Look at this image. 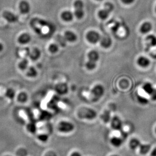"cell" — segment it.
<instances>
[{
	"label": "cell",
	"instance_id": "cell-26",
	"mask_svg": "<svg viewBox=\"0 0 156 156\" xmlns=\"http://www.w3.org/2000/svg\"><path fill=\"white\" fill-rule=\"evenodd\" d=\"M38 73L36 69L33 67H30L27 71V76L31 77H35L37 76Z\"/></svg>",
	"mask_w": 156,
	"mask_h": 156
},
{
	"label": "cell",
	"instance_id": "cell-1",
	"mask_svg": "<svg viewBox=\"0 0 156 156\" xmlns=\"http://www.w3.org/2000/svg\"><path fill=\"white\" fill-rule=\"evenodd\" d=\"M114 9V6L110 2H106L103 8L98 12V16L100 19L102 20H106Z\"/></svg>",
	"mask_w": 156,
	"mask_h": 156
},
{
	"label": "cell",
	"instance_id": "cell-2",
	"mask_svg": "<svg viewBox=\"0 0 156 156\" xmlns=\"http://www.w3.org/2000/svg\"><path fill=\"white\" fill-rule=\"evenodd\" d=\"M75 8L74 14L78 20L84 17V3L82 0H76L74 3Z\"/></svg>",
	"mask_w": 156,
	"mask_h": 156
},
{
	"label": "cell",
	"instance_id": "cell-24",
	"mask_svg": "<svg viewBox=\"0 0 156 156\" xmlns=\"http://www.w3.org/2000/svg\"><path fill=\"white\" fill-rule=\"evenodd\" d=\"M49 51L52 54H55L57 53L59 50V47L58 45H57V44L52 43L49 45L48 47Z\"/></svg>",
	"mask_w": 156,
	"mask_h": 156
},
{
	"label": "cell",
	"instance_id": "cell-17",
	"mask_svg": "<svg viewBox=\"0 0 156 156\" xmlns=\"http://www.w3.org/2000/svg\"><path fill=\"white\" fill-rule=\"evenodd\" d=\"M142 89L146 93L148 94V95H150L153 91L154 88L151 83L146 82L142 86Z\"/></svg>",
	"mask_w": 156,
	"mask_h": 156
},
{
	"label": "cell",
	"instance_id": "cell-5",
	"mask_svg": "<svg viewBox=\"0 0 156 156\" xmlns=\"http://www.w3.org/2000/svg\"><path fill=\"white\" fill-rule=\"evenodd\" d=\"M74 126L71 123L66 121H62L58 125V130L62 132L68 133L74 129Z\"/></svg>",
	"mask_w": 156,
	"mask_h": 156
},
{
	"label": "cell",
	"instance_id": "cell-31",
	"mask_svg": "<svg viewBox=\"0 0 156 156\" xmlns=\"http://www.w3.org/2000/svg\"><path fill=\"white\" fill-rule=\"evenodd\" d=\"M150 96H151V99L153 100H154V101H156V89L154 88V89L153 90V91L152 92V93L150 94Z\"/></svg>",
	"mask_w": 156,
	"mask_h": 156
},
{
	"label": "cell",
	"instance_id": "cell-25",
	"mask_svg": "<svg viewBox=\"0 0 156 156\" xmlns=\"http://www.w3.org/2000/svg\"><path fill=\"white\" fill-rule=\"evenodd\" d=\"M57 42H58L59 44H60L62 47H65L66 45V40L65 39L64 36L63 37L60 35H58L57 36Z\"/></svg>",
	"mask_w": 156,
	"mask_h": 156
},
{
	"label": "cell",
	"instance_id": "cell-11",
	"mask_svg": "<svg viewBox=\"0 0 156 156\" xmlns=\"http://www.w3.org/2000/svg\"><path fill=\"white\" fill-rule=\"evenodd\" d=\"M137 63L142 68H147L150 65V60L147 57H140L137 60Z\"/></svg>",
	"mask_w": 156,
	"mask_h": 156
},
{
	"label": "cell",
	"instance_id": "cell-34",
	"mask_svg": "<svg viewBox=\"0 0 156 156\" xmlns=\"http://www.w3.org/2000/svg\"><path fill=\"white\" fill-rule=\"evenodd\" d=\"M71 156H81V155L78 152H74V153H72V154H71Z\"/></svg>",
	"mask_w": 156,
	"mask_h": 156
},
{
	"label": "cell",
	"instance_id": "cell-3",
	"mask_svg": "<svg viewBox=\"0 0 156 156\" xmlns=\"http://www.w3.org/2000/svg\"><path fill=\"white\" fill-rule=\"evenodd\" d=\"M105 93V88L103 86L98 84L94 86L93 88L92 89L91 94L93 97L94 101L97 100L99 98H101Z\"/></svg>",
	"mask_w": 156,
	"mask_h": 156
},
{
	"label": "cell",
	"instance_id": "cell-16",
	"mask_svg": "<svg viewBox=\"0 0 156 156\" xmlns=\"http://www.w3.org/2000/svg\"><path fill=\"white\" fill-rule=\"evenodd\" d=\"M41 55L40 50L38 48L33 49L31 53H29V57L32 60H38L40 57Z\"/></svg>",
	"mask_w": 156,
	"mask_h": 156
},
{
	"label": "cell",
	"instance_id": "cell-36",
	"mask_svg": "<svg viewBox=\"0 0 156 156\" xmlns=\"http://www.w3.org/2000/svg\"><path fill=\"white\" fill-rule=\"evenodd\" d=\"M45 156H56L54 154H53V153H51V152H49V153H48L46 154V155Z\"/></svg>",
	"mask_w": 156,
	"mask_h": 156
},
{
	"label": "cell",
	"instance_id": "cell-10",
	"mask_svg": "<svg viewBox=\"0 0 156 156\" xmlns=\"http://www.w3.org/2000/svg\"><path fill=\"white\" fill-rule=\"evenodd\" d=\"M112 126L116 130H120L122 127V123L120 119L117 116L114 117L112 120Z\"/></svg>",
	"mask_w": 156,
	"mask_h": 156
},
{
	"label": "cell",
	"instance_id": "cell-20",
	"mask_svg": "<svg viewBox=\"0 0 156 156\" xmlns=\"http://www.w3.org/2000/svg\"><path fill=\"white\" fill-rule=\"evenodd\" d=\"M141 145L140 142L139 140L137 139H133L130 140V143H129V145L131 148H132L133 150L136 149L137 148H139L140 145Z\"/></svg>",
	"mask_w": 156,
	"mask_h": 156
},
{
	"label": "cell",
	"instance_id": "cell-12",
	"mask_svg": "<svg viewBox=\"0 0 156 156\" xmlns=\"http://www.w3.org/2000/svg\"><path fill=\"white\" fill-rule=\"evenodd\" d=\"M87 57L88 60L97 63L99 59V54L96 50H91L88 53Z\"/></svg>",
	"mask_w": 156,
	"mask_h": 156
},
{
	"label": "cell",
	"instance_id": "cell-39",
	"mask_svg": "<svg viewBox=\"0 0 156 156\" xmlns=\"http://www.w3.org/2000/svg\"></svg>",
	"mask_w": 156,
	"mask_h": 156
},
{
	"label": "cell",
	"instance_id": "cell-8",
	"mask_svg": "<svg viewBox=\"0 0 156 156\" xmlns=\"http://www.w3.org/2000/svg\"><path fill=\"white\" fill-rule=\"evenodd\" d=\"M64 37L67 42L74 43L77 40V35L72 31H67L65 32Z\"/></svg>",
	"mask_w": 156,
	"mask_h": 156
},
{
	"label": "cell",
	"instance_id": "cell-23",
	"mask_svg": "<svg viewBox=\"0 0 156 156\" xmlns=\"http://www.w3.org/2000/svg\"><path fill=\"white\" fill-rule=\"evenodd\" d=\"M85 66L89 71H93L96 68V63L88 60L85 63Z\"/></svg>",
	"mask_w": 156,
	"mask_h": 156
},
{
	"label": "cell",
	"instance_id": "cell-40",
	"mask_svg": "<svg viewBox=\"0 0 156 156\" xmlns=\"http://www.w3.org/2000/svg\"></svg>",
	"mask_w": 156,
	"mask_h": 156
},
{
	"label": "cell",
	"instance_id": "cell-15",
	"mask_svg": "<svg viewBox=\"0 0 156 156\" xmlns=\"http://www.w3.org/2000/svg\"><path fill=\"white\" fill-rule=\"evenodd\" d=\"M20 8L21 13L26 14L28 13L30 10V5L26 1H23L20 3Z\"/></svg>",
	"mask_w": 156,
	"mask_h": 156
},
{
	"label": "cell",
	"instance_id": "cell-33",
	"mask_svg": "<svg viewBox=\"0 0 156 156\" xmlns=\"http://www.w3.org/2000/svg\"><path fill=\"white\" fill-rule=\"evenodd\" d=\"M134 1L135 0H121V1L123 3L125 4H127V5L132 4V3H133L134 2Z\"/></svg>",
	"mask_w": 156,
	"mask_h": 156
},
{
	"label": "cell",
	"instance_id": "cell-35",
	"mask_svg": "<svg viewBox=\"0 0 156 156\" xmlns=\"http://www.w3.org/2000/svg\"><path fill=\"white\" fill-rule=\"evenodd\" d=\"M151 156H156V148L151 151Z\"/></svg>",
	"mask_w": 156,
	"mask_h": 156
},
{
	"label": "cell",
	"instance_id": "cell-27",
	"mask_svg": "<svg viewBox=\"0 0 156 156\" xmlns=\"http://www.w3.org/2000/svg\"><path fill=\"white\" fill-rule=\"evenodd\" d=\"M137 100H138L139 103L142 105H147V104H148V102H149L148 98L142 96H140V95H139L137 96Z\"/></svg>",
	"mask_w": 156,
	"mask_h": 156
},
{
	"label": "cell",
	"instance_id": "cell-14",
	"mask_svg": "<svg viewBox=\"0 0 156 156\" xmlns=\"http://www.w3.org/2000/svg\"><path fill=\"white\" fill-rule=\"evenodd\" d=\"M152 29V25L149 22H145L140 26V31L142 34H148Z\"/></svg>",
	"mask_w": 156,
	"mask_h": 156
},
{
	"label": "cell",
	"instance_id": "cell-6",
	"mask_svg": "<svg viewBox=\"0 0 156 156\" xmlns=\"http://www.w3.org/2000/svg\"><path fill=\"white\" fill-rule=\"evenodd\" d=\"M79 114L82 116V117L88 118L89 119L95 117L96 115L95 111L89 108H82L80 110Z\"/></svg>",
	"mask_w": 156,
	"mask_h": 156
},
{
	"label": "cell",
	"instance_id": "cell-37",
	"mask_svg": "<svg viewBox=\"0 0 156 156\" xmlns=\"http://www.w3.org/2000/svg\"><path fill=\"white\" fill-rule=\"evenodd\" d=\"M117 156V155H113V156Z\"/></svg>",
	"mask_w": 156,
	"mask_h": 156
},
{
	"label": "cell",
	"instance_id": "cell-18",
	"mask_svg": "<svg viewBox=\"0 0 156 156\" xmlns=\"http://www.w3.org/2000/svg\"><path fill=\"white\" fill-rule=\"evenodd\" d=\"M146 40L148 44L151 47L156 46V37L153 35H148L146 38Z\"/></svg>",
	"mask_w": 156,
	"mask_h": 156
},
{
	"label": "cell",
	"instance_id": "cell-4",
	"mask_svg": "<svg viewBox=\"0 0 156 156\" xmlns=\"http://www.w3.org/2000/svg\"><path fill=\"white\" fill-rule=\"evenodd\" d=\"M101 36L98 32L96 31H89L86 35V38L88 41V42L92 44H95L99 42Z\"/></svg>",
	"mask_w": 156,
	"mask_h": 156
},
{
	"label": "cell",
	"instance_id": "cell-22",
	"mask_svg": "<svg viewBox=\"0 0 156 156\" xmlns=\"http://www.w3.org/2000/svg\"><path fill=\"white\" fill-rule=\"evenodd\" d=\"M31 37L29 35L27 34H24L20 37L19 41L22 44H26L30 42Z\"/></svg>",
	"mask_w": 156,
	"mask_h": 156
},
{
	"label": "cell",
	"instance_id": "cell-38",
	"mask_svg": "<svg viewBox=\"0 0 156 156\" xmlns=\"http://www.w3.org/2000/svg\"><path fill=\"white\" fill-rule=\"evenodd\" d=\"M97 1H102V0H97Z\"/></svg>",
	"mask_w": 156,
	"mask_h": 156
},
{
	"label": "cell",
	"instance_id": "cell-19",
	"mask_svg": "<svg viewBox=\"0 0 156 156\" xmlns=\"http://www.w3.org/2000/svg\"><path fill=\"white\" fill-rule=\"evenodd\" d=\"M111 142L115 147H119L122 144L123 139L119 137H113L111 139Z\"/></svg>",
	"mask_w": 156,
	"mask_h": 156
},
{
	"label": "cell",
	"instance_id": "cell-32",
	"mask_svg": "<svg viewBox=\"0 0 156 156\" xmlns=\"http://www.w3.org/2000/svg\"><path fill=\"white\" fill-rule=\"evenodd\" d=\"M39 139H40L41 141H47L48 139V136L47 135H41L39 137Z\"/></svg>",
	"mask_w": 156,
	"mask_h": 156
},
{
	"label": "cell",
	"instance_id": "cell-13",
	"mask_svg": "<svg viewBox=\"0 0 156 156\" xmlns=\"http://www.w3.org/2000/svg\"><path fill=\"white\" fill-rule=\"evenodd\" d=\"M61 19L66 22H70L72 21L74 18V15L72 12L69 11H65L61 13Z\"/></svg>",
	"mask_w": 156,
	"mask_h": 156
},
{
	"label": "cell",
	"instance_id": "cell-7",
	"mask_svg": "<svg viewBox=\"0 0 156 156\" xmlns=\"http://www.w3.org/2000/svg\"><path fill=\"white\" fill-rule=\"evenodd\" d=\"M100 44L103 48H109L112 44V40L109 36H103L100 38L99 41Z\"/></svg>",
	"mask_w": 156,
	"mask_h": 156
},
{
	"label": "cell",
	"instance_id": "cell-9",
	"mask_svg": "<svg viewBox=\"0 0 156 156\" xmlns=\"http://www.w3.org/2000/svg\"><path fill=\"white\" fill-rule=\"evenodd\" d=\"M55 90L57 92L61 95H64L67 93L68 92V86L67 84L63 83H60L57 84L55 87Z\"/></svg>",
	"mask_w": 156,
	"mask_h": 156
},
{
	"label": "cell",
	"instance_id": "cell-21",
	"mask_svg": "<svg viewBox=\"0 0 156 156\" xmlns=\"http://www.w3.org/2000/svg\"><path fill=\"white\" fill-rule=\"evenodd\" d=\"M139 148L140 153L142 154H147L148 151H150V149H151L150 145H148V144H143V145L141 144Z\"/></svg>",
	"mask_w": 156,
	"mask_h": 156
},
{
	"label": "cell",
	"instance_id": "cell-30",
	"mask_svg": "<svg viewBox=\"0 0 156 156\" xmlns=\"http://www.w3.org/2000/svg\"><path fill=\"white\" fill-rule=\"evenodd\" d=\"M27 95L26 94V93H22L20 94L19 96V100L20 102H26V100H27Z\"/></svg>",
	"mask_w": 156,
	"mask_h": 156
},
{
	"label": "cell",
	"instance_id": "cell-29",
	"mask_svg": "<svg viewBox=\"0 0 156 156\" xmlns=\"http://www.w3.org/2000/svg\"><path fill=\"white\" fill-rule=\"evenodd\" d=\"M27 64H28V61L26 60H24L20 63V68H21V69H26L27 67Z\"/></svg>",
	"mask_w": 156,
	"mask_h": 156
},
{
	"label": "cell",
	"instance_id": "cell-28",
	"mask_svg": "<svg viewBox=\"0 0 156 156\" xmlns=\"http://www.w3.org/2000/svg\"><path fill=\"white\" fill-rule=\"evenodd\" d=\"M4 16H5V17L7 19H8L9 20L14 21V20H16V16L12 14L10 12H5L4 13Z\"/></svg>",
	"mask_w": 156,
	"mask_h": 156
}]
</instances>
